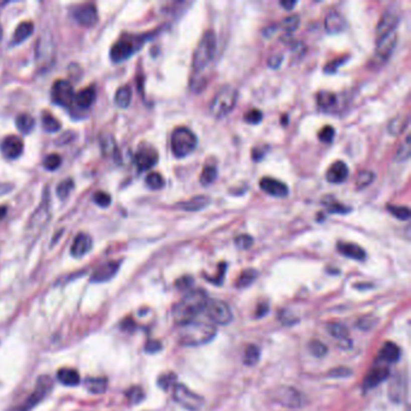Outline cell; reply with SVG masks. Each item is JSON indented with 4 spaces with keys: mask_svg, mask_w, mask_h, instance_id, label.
Listing matches in <instances>:
<instances>
[{
    "mask_svg": "<svg viewBox=\"0 0 411 411\" xmlns=\"http://www.w3.org/2000/svg\"><path fill=\"white\" fill-rule=\"evenodd\" d=\"M317 105L325 112H334L338 105V95L328 91H321L317 94Z\"/></svg>",
    "mask_w": 411,
    "mask_h": 411,
    "instance_id": "obj_25",
    "label": "cell"
},
{
    "mask_svg": "<svg viewBox=\"0 0 411 411\" xmlns=\"http://www.w3.org/2000/svg\"><path fill=\"white\" fill-rule=\"evenodd\" d=\"M238 100V91L233 86H223L210 103V113L215 118H223L232 112Z\"/></svg>",
    "mask_w": 411,
    "mask_h": 411,
    "instance_id": "obj_4",
    "label": "cell"
},
{
    "mask_svg": "<svg viewBox=\"0 0 411 411\" xmlns=\"http://www.w3.org/2000/svg\"><path fill=\"white\" fill-rule=\"evenodd\" d=\"M334 128L331 127V125H326V127L321 129V131L319 133V139L322 143H332L333 139H334Z\"/></svg>",
    "mask_w": 411,
    "mask_h": 411,
    "instance_id": "obj_54",
    "label": "cell"
},
{
    "mask_svg": "<svg viewBox=\"0 0 411 411\" xmlns=\"http://www.w3.org/2000/svg\"><path fill=\"white\" fill-rule=\"evenodd\" d=\"M93 202L100 208H107L111 204V197L110 194L105 193L103 191H98L93 194Z\"/></svg>",
    "mask_w": 411,
    "mask_h": 411,
    "instance_id": "obj_47",
    "label": "cell"
},
{
    "mask_svg": "<svg viewBox=\"0 0 411 411\" xmlns=\"http://www.w3.org/2000/svg\"><path fill=\"white\" fill-rule=\"evenodd\" d=\"M375 179V174L373 172H368V170H364V172H361L357 175L356 178V186L357 188H364L367 187L374 181Z\"/></svg>",
    "mask_w": 411,
    "mask_h": 411,
    "instance_id": "obj_42",
    "label": "cell"
},
{
    "mask_svg": "<svg viewBox=\"0 0 411 411\" xmlns=\"http://www.w3.org/2000/svg\"><path fill=\"white\" fill-rule=\"evenodd\" d=\"M146 40V35H125L112 45L110 51L111 59L117 63L125 61L139 51Z\"/></svg>",
    "mask_w": 411,
    "mask_h": 411,
    "instance_id": "obj_6",
    "label": "cell"
},
{
    "mask_svg": "<svg viewBox=\"0 0 411 411\" xmlns=\"http://www.w3.org/2000/svg\"><path fill=\"white\" fill-rule=\"evenodd\" d=\"M397 32H393L376 39V50H375L374 56V62L376 64L381 65L388 61V58L394 51L395 45H397Z\"/></svg>",
    "mask_w": 411,
    "mask_h": 411,
    "instance_id": "obj_10",
    "label": "cell"
},
{
    "mask_svg": "<svg viewBox=\"0 0 411 411\" xmlns=\"http://www.w3.org/2000/svg\"><path fill=\"white\" fill-rule=\"evenodd\" d=\"M258 277V271L256 269H245L244 271L240 274V277L238 278V281H236V287L238 289H245V287H248L250 285L254 283Z\"/></svg>",
    "mask_w": 411,
    "mask_h": 411,
    "instance_id": "obj_36",
    "label": "cell"
},
{
    "mask_svg": "<svg viewBox=\"0 0 411 411\" xmlns=\"http://www.w3.org/2000/svg\"><path fill=\"white\" fill-rule=\"evenodd\" d=\"M173 397L176 403L185 407L186 410L198 411L202 409L204 405V399L202 395L194 393L182 383H175V386L173 387Z\"/></svg>",
    "mask_w": 411,
    "mask_h": 411,
    "instance_id": "obj_8",
    "label": "cell"
},
{
    "mask_svg": "<svg viewBox=\"0 0 411 411\" xmlns=\"http://www.w3.org/2000/svg\"><path fill=\"white\" fill-rule=\"evenodd\" d=\"M264 154H265V152L262 151L259 148H257L253 150V152H252V158H253L254 161H260L264 157Z\"/></svg>",
    "mask_w": 411,
    "mask_h": 411,
    "instance_id": "obj_60",
    "label": "cell"
},
{
    "mask_svg": "<svg viewBox=\"0 0 411 411\" xmlns=\"http://www.w3.org/2000/svg\"><path fill=\"white\" fill-rule=\"evenodd\" d=\"M328 333L333 338H335L339 341H343V343L347 344L351 343L349 329H347L344 325H340V323H332V325L328 326Z\"/></svg>",
    "mask_w": 411,
    "mask_h": 411,
    "instance_id": "obj_33",
    "label": "cell"
},
{
    "mask_svg": "<svg viewBox=\"0 0 411 411\" xmlns=\"http://www.w3.org/2000/svg\"><path fill=\"white\" fill-rule=\"evenodd\" d=\"M344 62H345L344 59H334V61H331L329 63H327V64L325 65V69H323V70H325L327 74H333V73H335V71L338 70L339 65L343 64Z\"/></svg>",
    "mask_w": 411,
    "mask_h": 411,
    "instance_id": "obj_56",
    "label": "cell"
},
{
    "mask_svg": "<svg viewBox=\"0 0 411 411\" xmlns=\"http://www.w3.org/2000/svg\"><path fill=\"white\" fill-rule=\"evenodd\" d=\"M134 161L140 172H145V170L151 169L158 162L157 150L154 146L149 145V144H143V145H140L136 154H135Z\"/></svg>",
    "mask_w": 411,
    "mask_h": 411,
    "instance_id": "obj_12",
    "label": "cell"
},
{
    "mask_svg": "<svg viewBox=\"0 0 411 411\" xmlns=\"http://www.w3.org/2000/svg\"><path fill=\"white\" fill-rule=\"evenodd\" d=\"M58 381L65 386H76L80 383V374L75 369L62 368L57 373Z\"/></svg>",
    "mask_w": 411,
    "mask_h": 411,
    "instance_id": "obj_29",
    "label": "cell"
},
{
    "mask_svg": "<svg viewBox=\"0 0 411 411\" xmlns=\"http://www.w3.org/2000/svg\"><path fill=\"white\" fill-rule=\"evenodd\" d=\"M208 296L203 290H194L187 293L184 298L173 308L174 321L180 326L192 322L199 314L205 310Z\"/></svg>",
    "mask_w": 411,
    "mask_h": 411,
    "instance_id": "obj_1",
    "label": "cell"
},
{
    "mask_svg": "<svg viewBox=\"0 0 411 411\" xmlns=\"http://www.w3.org/2000/svg\"><path fill=\"white\" fill-rule=\"evenodd\" d=\"M127 395H128L129 400L134 404H138V403H140V401H143L144 397H145L143 388H140V387H131V388H129L127 392Z\"/></svg>",
    "mask_w": 411,
    "mask_h": 411,
    "instance_id": "obj_51",
    "label": "cell"
},
{
    "mask_svg": "<svg viewBox=\"0 0 411 411\" xmlns=\"http://www.w3.org/2000/svg\"><path fill=\"white\" fill-rule=\"evenodd\" d=\"M259 361V349L254 345H248L244 353V363L246 365H254Z\"/></svg>",
    "mask_w": 411,
    "mask_h": 411,
    "instance_id": "obj_40",
    "label": "cell"
},
{
    "mask_svg": "<svg viewBox=\"0 0 411 411\" xmlns=\"http://www.w3.org/2000/svg\"><path fill=\"white\" fill-rule=\"evenodd\" d=\"M0 149H2L3 155L5 157L10 158V160H15V158H19L22 155L23 142L21 140V138L16 136V135H9V136L3 140Z\"/></svg>",
    "mask_w": 411,
    "mask_h": 411,
    "instance_id": "obj_19",
    "label": "cell"
},
{
    "mask_svg": "<svg viewBox=\"0 0 411 411\" xmlns=\"http://www.w3.org/2000/svg\"><path fill=\"white\" fill-rule=\"evenodd\" d=\"M204 311L206 313L209 320L215 325L224 326L230 323V321L233 320V313L229 305L226 302L218 301V299H209Z\"/></svg>",
    "mask_w": 411,
    "mask_h": 411,
    "instance_id": "obj_9",
    "label": "cell"
},
{
    "mask_svg": "<svg viewBox=\"0 0 411 411\" xmlns=\"http://www.w3.org/2000/svg\"><path fill=\"white\" fill-rule=\"evenodd\" d=\"M43 128L49 133H56L61 128V123L55 116L49 112H45L43 116Z\"/></svg>",
    "mask_w": 411,
    "mask_h": 411,
    "instance_id": "obj_39",
    "label": "cell"
},
{
    "mask_svg": "<svg viewBox=\"0 0 411 411\" xmlns=\"http://www.w3.org/2000/svg\"><path fill=\"white\" fill-rule=\"evenodd\" d=\"M161 349H162V345L160 341H149L145 347V350L148 351L149 353H155V352H157V351H160Z\"/></svg>",
    "mask_w": 411,
    "mask_h": 411,
    "instance_id": "obj_57",
    "label": "cell"
},
{
    "mask_svg": "<svg viewBox=\"0 0 411 411\" xmlns=\"http://www.w3.org/2000/svg\"><path fill=\"white\" fill-rule=\"evenodd\" d=\"M346 26L345 17L337 10L331 11L325 19V29L328 34H339L345 31Z\"/></svg>",
    "mask_w": 411,
    "mask_h": 411,
    "instance_id": "obj_21",
    "label": "cell"
},
{
    "mask_svg": "<svg viewBox=\"0 0 411 411\" xmlns=\"http://www.w3.org/2000/svg\"><path fill=\"white\" fill-rule=\"evenodd\" d=\"M337 247H338L339 253H341L345 257L351 258V259H355V260H364L365 259V251L363 250L359 245L353 244V242L340 241V242H338Z\"/></svg>",
    "mask_w": 411,
    "mask_h": 411,
    "instance_id": "obj_23",
    "label": "cell"
},
{
    "mask_svg": "<svg viewBox=\"0 0 411 411\" xmlns=\"http://www.w3.org/2000/svg\"><path fill=\"white\" fill-rule=\"evenodd\" d=\"M216 333L217 331L215 325L194 320L181 326L179 340L185 346H199L211 341L216 337Z\"/></svg>",
    "mask_w": 411,
    "mask_h": 411,
    "instance_id": "obj_2",
    "label": "cell"
},
{
    "mask_svg": "<svg viewBox=\"0 0 411 411\" xmlns=\"http://www.w3.org/2000/svg\"><path fill=\"white\" fill-rule=\"evenodd\" d=\"M93 245L92 238L86 233H80L75 236L73 245H71L70 248V253L71 256L75 258H81L85 254L88 253L91 251Z\"/></svg>",
    "mask_w": 411,
    "mask_h": 411,
    "instance_id": "obj_20",
    "label": "cell"
},
{
    "mask_svg": "<svg viewBox=\"0 0 411 411\" xmlns=\"http://www.w3.org/2000/svg\"><path fill=\"white\" fill-rule=\"evenodd\" d=\"M275 400L284 406L296 409L303 405V395L292 387H281L275 392Z\"/></svg>",
    "mask_w": 411,
    "mask_h": 411,
    "instance_id": "obj_14",
    "label": "cell"
},
{
    "mask_svg": "<svg viewBox=\"0 0 411 411\" xmlns=\"http://www.w3.org/2000/svg\"><path fill=\"white\" fill-rule=\"evenodd\" d=\"M2 35H3V31H2V27H0V39H2Z\"/></svg>",
    "mask_w": 411,
    "mask_h": 411,
    "instance_id": "obj_63",
    "label": "cell"
},
{
    "mask_svg": "<svg viewBox=\"0 0 411 411\" xmlns=\"http://www.w3.org/2000/svg\"><path fill=\"white\" fill-rule=\"evenodd\" d=\"M260 190L265 192L266 194L278 198H285L289 196V187L284 182L279 181L272 178H263L259 182Z\"/></svg>",
    "mask_w": 411,
    "mask_h": 411,
    "instance_id": "obj_18",
    "label": "cell"
},
{
    "mask_svg": "<svg viewBox=\"0 0 411 411\" xmlns=\"http://www.w3.org/2000/svg\"><path fill=\"white\" fill-rule=\"evenodd\" d=\"M73 188L74 181L71 179H67L58 185V187H57V194H58V197L61 198V199H65V198H68L69 194H70V192L73 191Z\"/></svg>",
    "mask_w": 411,
    "mask_h": 411,
    "instance_id": "obj_45",
    "label": "cell"
},
{
    "mask_svg": "<svg viewBox=\"0 0 411 411\" xmlns=\"http://www.w3.org/2000/svg\"><path fill=\"white\" fill-rule=\"evenodd\" d=\"M16 125L22 134H29L34 129L35 119L29 113H21L16 118Z\"/></svg>",
    "mask_w": 411,
    "mask_h": 411,
    "instance_id": "obj_34",
    "label": "cell"
},
{
    "mask_svg": "<svg viewBox=\"0 0 411 411\" xmlns=\"http://www.w3.org/2000/svg\"><path fill=\"white\" fill-rule=\"evenodd\" d=\"M5 211H7V208H0V217L5 215Z\"/></svg>",
    "mask_w": 411,
    "mask_h": 411,
    "instance_id": "obj_62",
    "label": "cell"
},
{
    "mask_svg": "<svg viewBox=\"0 0 411 411\" xmlns=\"http://www.w3.org/2000/svg\"><path fill=\"white\" fill-rule=\"evenodd\" d=\"M87 391L93 394H101L107 388V379L105 377H87L85 380Z\"/></svg>",
    "mask_w": 411,
    "mask_h": 411,
    "instance_id": "obj_30",
    "label": "cell"
},
{
    "mask_svg": "<svg viewBox=\"0 0 411 411\" xmlns=\"http://www.w3.org/2000/svg\"><path fill=\"white\" fill-rule=\"evenodd\" d=\"M74 19L83 27H93L98 22V10L94 4L86 3L74 10Z\"/></svg>",
    "mask_w": 411,
    "mask_h": 411,
    "instance_id": "obj_15",
    "label": "cell"
},
{
    "mask_svg": "<svg viewBox=\"0 0 411 411\" xmlns=\"http://www.w3.org/2000/svg\"><path fill=\"white\" fill-rule=\"evenodd\" d=\"M52 100L56 104L62 105V106L69 107L75 100V92L71 83L67 80H58L53 83L52 91Z\"/></svg>",
    "mask_w": 411,
    "mask_h": 411,
    "instance_id": "obj_11",
    "label": "cell"
},
{
    "mask_svg": "<svg viewBox=\"0 0 411 411\" xmlns=\"http://www.w3.org/2000/svg\"><path fill=\"white\" fill-rule=\"evenodd\" d=\"M172 151L175 157L184 158L191 155L197 149V135L186 127H179L172 134Z\"/></svg>",
    "mask_w": 411,
    "mask_h": 411,
    "instance_id": "obj_5",
    "label": "cell"
},
{
    "mask_svg": "<svg viewBox=\"0 0 411 411\" xmlns=\"http://www.w3.org/2000/svg\"><path fill=\"white\" fill-rule=\"evenodd\" d=\"M175 381H176V375L173 373L162 375L158 379V386L162 387L163 389H169L170 386H175Z\"/></svg>",
    "mask_w": 411,
    "mask_h": 411,
    "instance_id": "obj_52",
    "label": "cell"
},
{
    "mask_svg": "<svg viewBox=\"0 0 411 411\" xmlns=\"http://www.w3.org/2000/svg\"><path fill=\"white\" fill-rule=\"evenodd\" d=\"M280 5L286 9V10H292L297 5V2H295V0H292V2H280Z\"/></svg>",
    "mask_w": 411,
    "mask_h": 411,
    "instance_id": "obj_61",
    "label": "cell"
},
{
    "mask_svg": "<svg viewBox=\"0 0 411 411\" xmlns=\"http://www.w3.org/2000/svg\"><path fill=\"white\" fill-rule=\"evenodd\" d=\"M332 376H349L351 375V370L350 369H345V368H339V369H334V370H332L331 373Z\"/></svg>",
    "mask_w": 411,
    "mask_h": 411,
    "instance_id": "obj_59",
    "label": "cell"
},
{
    "mask_svg": "<svg viewBox=\"0 0 411 411\" xmlns=\"http://www.w3.org/2000/svg\"><path fill=\"white\" fill-rule=\"evenodd\" d=\"M217 168L216 166H212V164H206L205 167H204L203 172H202V175H200V184L203 186H209L211 184H214L216 181V179H217Z\"/></svg>",
    "mask_w": 411,
    "mask_h": 411,
    "instance_id": "obj_37",
    "label": "cell"
},
{
    "mask_svg": "<svg viewBox=\"0 0 411 411\" xmlns=\"http://www.w3.org/2000/svg\"><path fill=\"white\" fill-rule=\"evenodd\" d=\"M95 97H97V92H95V88L93 87H87V88H83L82 91H80L75 95V101L82 109H87L95 101Z\"/></svg>",
    "mask_w": 411,
    "mask_h": 411,
    "instance_id": "obj_28",
    "label": "cell"
},
{
    "mask_svg": "<svg viewBox=\"0 0 411 411\" xmlns=\"http://www.w3.org/2000/svg\"><path fill=\"white\" fill-rule=\"evenodd\" d=\"M61 163H62L61 156L57 154H51L44 160V167L46 168L47 170H51V172L58 169Z\"/></svg>",
    "mask_w": 411,
    "mask_h": 411,
    "instance_id": "obj_46",
    "label": "cell"
},
{
    "mask_svg": "<svg viewBox=\"0 0 411 411\" xmlns=\"http://www.w3.org/2000/svg\"><path fill=\"white\" fill-rule=\"evenodd\" d=\"M349 176V167L346 166V163L343 161H337L329 167V169L327 170L326 178L327 181L331 182V184L339 185L341 182H344L345 180Z\"/></svg>",
    "mask_w": 411,
    "mask_h": 411,
    "instance_id": "obj_22",
    "label": "cell"
},
{
    "mask_svg": "<svg viewBox=\"0 0 411 411\" xmlns=\"http://www.w3.org/2000/svg\"><path fill=\"white\" fill-rule=\"evenodd\" d=\"M389 376V369L387 367H377L370 370L364 379V389L374 388L380 385L382 381H385Z\"/></svg>",
    "mask_w": 411,
    "mask_h": 411,
    "instance_id": "obj_24",
    "label": "cell"
},
{
    "mask_svg": "<svg viewBox=\"0 0 411 411\" xmlns=\"http://www.w3.org/2000/svg\"><path fill=\"white\" fill-rule=\"evenodd\" d=\"M49 203H50L49 194H47V192H45L43 202H41L40 205H39V208L35 210V212L32 215L31 220H29L28 227L31 228V232L37 233L46 226L47 221H49V218H50Z\"/></svg>",
    "mask_w": 411,
    "mask_h": 411,
    "instance_id": "obj_13",
    "label": "cell"
},
{
    "mask_svg": "<svg viewBox=\"0 0 411 411\" xmlns=\"http://www.w3.org/2000/svg\"><path fill=\"white\" fill-rule=\"evenodd\" d=\"M388 211L397 217L398 220L401 221H407L410 218V210L406 206H397V205H388L387 206Z\"/></svg>",
    "mask_w": 411,
    "mask_h": 411,
    "instance_id": "obj_44",
    "label": "cell"
},
{
    "mask_svg": "<svg viewBox=\"0 0 411 411\" xmlns=\"http://www.w3.org/2000/svg\"><path fill=\"white\" fill-rule=\"evenodd\" d=\"M327 210L331 214H349L351 211V208L350 206H345L338 202H333L327 204Z\"/></svg>",
    "mask_w": 411,
    "mask_h": 411,
    "instance_id": "obj_53",
    "label": "cell"
},
{
    "mask_svg": "<svg viewBox=\"0 0 411 411\" xmlns=\"http://www.w3.org/2000/svg\"><path fill=\"white\" fill-rule=\"evenodd\" d=\"M283 61H284L283 56H272V57H270V58H269L268 64H269V67H271L272 69H277V68L280 67Z\"/></svg>",
    "mask_w": 411,
    "mask_h": 411,
    "instance_id": "obj_58",
    "label": "cell"
},
{
    "mask_svg": "<svg viewBox=\"0 0 411 411\" xmlns=\"http://www.w3.org/2000/svg\"><path fill=\"white\" fill-rule=\"evenodd\" d=\"M407 125H409V117L399 115L397 117H394V118L388 123L387 130H388V133L391 135L397 136V135L404 133L405 129L407 128Z\"/></svg>",
    "mask_w": 411,
    "mask_h": 411,
    "instance_id": "obj_31",
    "label": "cell"
},
{
    "mask_svg": "<svg viewBox=\"0 0 411 411\" xmlns=\"http://www.w3.org/2000/svg\"><path fill=\"white\" fill-rule=\"evenodd\" d=\"M164 184H166V181H164V178L160 173H151L146 176V185L151 190H161V188L164 187Z\"/></svg>",
    "mask_w": 411,
    "mask_h": 411,
    "instance_id": "obj_41",
    "label": "cell"
},
{
    "mask_svg": "<svg viewBox=\"0 0 411 411\" xmlns=\"http://www.w3.org/2000/svg\"><path fill=\"white\" fill-rule=\"evenodd\" d=\"M119 269V262H116V260H110V262L101 264L99 268H97L93 271L91 281L92 283H97V284H103L106 283V281H110L111 279L115 278V275L117 274Z\"/></svg>",
    "mask_w": 411,
    "mask_h": 411,
    "instance_id": "obj_16",
    "label": "cell"
},
{
    "mask_svg": "<svg viewBox=\"0 0 411 411\" xmlns=\"http://www.w3.org/2000/svg\"><path fill=\"white\" fill-rule=\"evenodd\" d=\"M100 146L105 156H112L117 151L116 142L111 134H105L100 138Z\"/></svg>",
    "mask_w": 411,
    "mask_h": 411,
    "instance_id": "obj_38",
    "label": "cell"
},
{
    "mask_svg": "<svg viewBox=\"0 0 411 411\" xmlns=\"http://www.w3.org/2000/svg\"><path fill=\"white\" fill-rule=\"evenodd\" d=\"M244 119L248 123V124H258V123L262 122L263 113H262V111L258 109L250 110L248 112L245 113Z\"/></svg>",
    "mask_w": 411,
    "mask_h": 411,
    "instance_id": "obj_49",
    "label": "cell"
},
{
    "mask_svg": "<svg viewBox=\"0 0 411 411\" xmlns=\"http://www.w3.org/2000/svg\"><path fill=\"white\" fill-rule=\"evenodd\" d=\"M410 136H406L405 138V142L401 144L400 148L398 149L397 151V156H395V158H397L398 161H406L409 160L410 157Z\"/></svg>",
    "mask_w": 411,
    "mask_h": 411,
    "instance_id": "obj_48",
    "label": "cell"
},
{
    "mask_svg": "<svg viewBox=\"0 0 411 411\" xmlns=\"http://www.w3.org/2000/svg\"><path fill=\"white\" fill-rule=\"evenodd\" d=\"M216 49H217V37L214 31H206L197 45L192 59V69L194 74H200L208 68V65L214 59Z\"/></svg>",
    "mask_w": 411,
    "mask_h": 411,
    "instance_id": "obj_3",
    "label": "cell"
},
{
    "mask_svg": "<svg viewBox=\"0 0 411 411\" xmlns=\"http://www.w3.org/2000/svg\"><path fill=\"white\" fill-rule=\"evenodd\" d=\"M399 25V16L394 11L387 10L381 16L379 25L376 27V39L389 34V33L397 32V27Z\"/></svg>",
    "mask_w": 411,
    "mask_h": 411,
    "instance_id": "obj_17",
    "label": "cell"
},
{
    "mask_svg": "<svg viewBox=\"0 0 411 411\" xmlns=\"http://www.w3.org/2000/svg\"><path fill=\"white\" fill-rule=\"evenodd\" d=\"M210 204V198L208 196H197L187 202L180 203L179 208L185 210V211H199V210L205 209Z\"/></svg>",
    "mask_w": 411,
    "mask_h": 411,
    "instance_id": "obj_27",
    "label": "cell"
},
{
    "mask_svg": "<svg viewBox=\"0 0 411 411\" xmlns=\"http://www.w3.org/2000/svg\"><path fill=\"white\" fill-rule=\"evenodd\" d=\"M310 351L315 357H323L327 353V346L319 340L311 341Z\"/></svg>",
    "mask_w": 411,
    "mask_h": 411,
    "instance_id": "obj_55",
    "label": "cell"
},
{
    "mask_svg": "<svg viewBox=\"0 0 411 411\" xmlns=\"http://www.w3.org/2000/svg\"><path fill=\"white\" fill-rule=\"evenodd\" d=\"M299 25H301V19H299L298 15H292V16L284 19L283 23H281V27H283L284 31H286L287 33H293L298 29Z\"/></svg>",
    "mask_w": 411,
    "mask_h": 411,
    "instance_id": "obj_43",
    "label": "cell"
},
{
    "mask_svg": "<svg viewBox=\"0 0 411 411\" xmlns=\"http://www.w3.org/2000/svg\"><path fill=\"white\" fill-rule=\"evenodd\" d=\"M235 245L240 250H247L253 245V238L251 235H247V234H241V235L235 238Z\"/></svg>",
    "mask_w": 411,
    "mask_h": 411,
    "instance_id": "obj_50",
    "label": "cell"
},
{
    "mask_svg": "<svg viewBox=\"0 0 411 411\" xmlns=\"http://www.w3.org/2000/svg\"><path fill=\"white\" fill-rule=\"evenodd\" d=\"M131 101V88L129 86H122L121 88L117 89L116 94H115V103L117 106L122 107H128L129 104Z\"/></svg>",
    "mask_w": 411,
    "mask_h": 411,
    "instance_id": "obj_35",
    "label": "cell"
},
{
    "mask_svg": "<svg viewBox=\"0 0 411 411\" xmlns=\"http://www.w3.org/2000/svg\"><path fill=\"white\" fill-rule=\"evenodd\" d=\"M399 358H400V349L398 347V345L391 343V341H387V343L381 347L379 352L380 361L385 363H395L399 361Z\"/></svg>",
    "mask_w": 411,
    "mask_h": 411,
    "instance_id": "obj_26",
    "label": "cell"
},
{
    "mask_svg": "<svg viewBox=\"0 0 411 411\" xmlns=\"http://www.w3.org/2000/svg\"><path fill=\"white\" fill-rule=\"evenodd\" d=\"M33 32H34V25H33V22H29V21L22 22L19 27H17L16 31H15L14 44L23 43L27 38L31 37Z\"/></svg>",
    "mask_w": 411,
    "mask_h": 411,
    "instance_id": "obj_32",
    "label": "cell"
},
{
    "mask_svg": "<svg viewBox=\"0 0 411 411\" xmlns=\"http://www.w3.org/2000/svg\"><path fill=\"white\" fill-rule=\"evenodd\" d=\"M51 389H52V380H51V377L47 376V375L40 376L37 381V385H35V388L32 392V394H29L20 406L15 407L11 411H32L33 407H35L38 404H40L44 400V398L49 394Z\"/></svg>",
    "mask_w": 411,
    "mask_h": 411,
    "instance_id": "obj_7",
    "label": "cell"
}]
</instances>
